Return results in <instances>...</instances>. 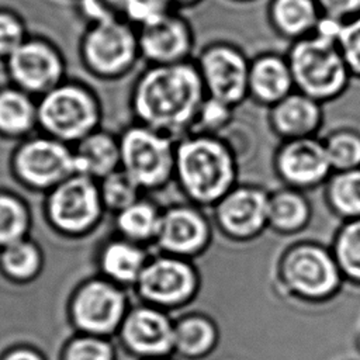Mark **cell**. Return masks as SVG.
Here are the masks:
<instances>
[{
    "instance_id": "14",
    "label": "cell",
    "mask_w": 360,
    "mask_h": 360,
    "mask_svg": "<svg viewBox=\"0 0 360 360\" xmlns=\"http://www.w3.org/2000/svg\"><path fill=\"white\" fill-rule=\"evenodd\" d=\"M138 30L141 58L149 65H170L191 60L195 48V34L191 22L172 10L155 22Z\"/></svg>"
},
{
    "instance_id": "17",
    "label": "cell",
    "mask_w": 360,
    "mask_h": 360,
    "mask_svg": "<svg viewBox=\"0 0 360 360\" xmlns=\"http://www.w3.org/2000/svg\"><path fill=\"white\" fill-rule=\"evenodd\" d=\"M211 239V226L207 217L194 207L173 205L162 211L158 248L165 255L190 257L201 253Z\"/></svg>"
},
{
    "instance_id": "19",
    "label": "cell",
    "mask_w": 360,
    "mask_h": 360,
    "mask_svg": "<svg viewBox=\"0 0 360 360\" xmlns=\"http://www.w3.org/2000/svg\"><path fill=\"white\" fill-rule=\"evenodd\" d=\"M249 96L263 105H274L295 90L287 56L263 52L250 59Z\"/></svg>"
},
{
    "instance_id": "21",
    "label": "cell",
    "mask_w": 360,
    "mask_h": 360,
    "mask_svg": "<svg viewBox=\"0 0 360 360\" xmlns=\"http://www.w3.org/2000/svg\"><path fill=\"white\" fill-rule=\"evenodd\" d=\"M266 13L276 35L290 42L312 35L321 15L316 0H269Z\"/></svg>"
},
{
    "instance_id": "16",
    "label": "cell",
    "mask_w": 360,
    "mask_h": 360,
    "mask_svg": "<svg viewBox=\"0 0 360 360\" xmlns=\"http://www.w3.org/2000/svg\"><path fill=\"white\" fill-rule=\"evenodd\" d=\"M269 195L259 187H233L214 205L219 229L236 240L257 236L267 226Z\"/></svg>"
},
{
    "instance_id": "12",
    "label": "cell",
    "mask_w": 360,
    "mask_h": 360,
    "mask_svg": "<svg viewBox=\"0 0 360 360\" xmlns=\"http://www.w3.org/2000/svg\"><path fill=\"white\" fill-rule=\"evenodd\" d=\"M13 170L17 179L35 190H52L76 174L73 150L52 136L24 141L14 153Z\"/></svg>"
},
{
    "instance_id": "25",
    "label": "cell",
    "mask_w": 360,
    "mask_h": 360,
    "mask_svg": "<svg viewBox=\"0 0 360 360\" xmlns=\"http://www.w3.org/2000/svg\"><path fill=\"white\" fill-rule=\"evenodd\" d=\"M38 125L34 96L10 84L0 89V134L8 138L28 135Z\"/></svg>"
},
{
    "instance_id": "39",
    "label": "cell",
    "mask_w": 360,
    "mask_h": 360,
    "mask_svg": "<svg viewBox=\"0 0 360 360\" xmlns=\"http://www.w3.org/2000/svg\"><path fill=\"white\" fill-rule=\"evenodd\" d=\"M76 6L87 25L124 18V0H76Z\"/></svg>"
},
{
    "instance_id": "4",
    "label": "cell",
    "mask_w": 360,
    "mask_h": 360,
    "mask_svg": "<svg viewBox=\"0 0 360 360\" xmlns=\"http://www.w3.org/2000/svg\"><path fill=\"white\" fill-rule=\"evenodd\" d=\"M37 114L38 125L48 136L77 143L97 129L101 111L96 96L86 86L63 80L39 97Z\"/></svg>"
},
{
    "instance_id": "43",
    "label": "cell",
    "mask_w": 360,
    "mask_h": 360,
    "mask_svg": "<svg viewBox=\"0 0 360 360\" xmlns=\"http://www.w3.org/2000/svg\"><path fill=\"white\" fill-rule=\"evenodd\" d=\"M173 6V8L176 10H181V8H191L198 6L202 0H169Z\"/></svg>"
},
{
    "instance_id": "7",
    "label": "cell",
    "mask_w": 360,
    "mask_h": 360,
    "mask_svg": "<svg viewBox=\"0 0 360 360\" xmlns=\"http://www.w3.org/2000/svg\"><path fill=\"white\" fill-rule=\"evenodd\" d=\"M278 271L283 287L291 295L307 301L329 298L339 290L343 278L332 252L314 243L290 248Z\"/></svg>"
},
{
    "instance_id": "41",
    "label": "cell",
    "mask_w": 360,
    "mask_h": 360,
    "mask_svg": "<svg viewBox=\"0 0 360 360\" xmlns=\"http://www.w3.org/2000/svg\"><path fill=\"white\" fill-rule=\"evenodd\" d=\"M343 24L345 22L342 20H338L335 17H330V15H326V14L321 13V15L318 18V22L315 25V30H314V35L336 42L338 38H339V34L343 28Z\"/></svg>"
},
{
    "instance_id": "10",
    "label": "cell",
    "mask_w": 360,
    "mask_h": 360,
    "mask_svg": "<svg viewBox=\"0 0 360 360\" xmlns=\"http://www.w3.org/2000/svg\"><path fill=\"white\" fill-rule=\"evenodd\" d=\"M195 65L207 96L231 107L240 104L249 96L250 59L238 45L228 41L210 42L200 51Z\"/></svg>"
},
{
    "instance_id": "35",
    "label": "cell",
    "mask_w": 360,
    "mask_h": 360,
    "mask_svg": "<svg viewBox=\"0 0 360 360\" xmlns=\"http://www.w3.org/2000/svg\"><path fill=\"white\" fill-rule=\"evenodd\" d=\"M28 35L21 15L13 10L0 7V60L6 62Z\"/></svg>"
},
{
    "instance_id": "3",
    "label": "cell",
    "mask_w": 360,
    "mask_h": 360,
    "mask_svg": "<svg viewBox=\"0 0 360 360\" xmlns=\"http://www.w3.org/2000/svg\"><path fill=\"white\" fill-rule=\"evenodd\" d=\"M285 56L295 90L319 103L339 97L352 79L338 44L314 34L291 42Z\"/></svg>"
},
{
    "instance_id": "1",
    "label": "cell",
    "mask_w": 360,
    "mask_h": 360,
    "mask_svg": "<svg viewBox=\"0 0 360 360\" xmlns=\"http://www.w3.org/2000/svg\"><path fill=\"white\" fill-rule=\"evenodd\" d=\"M207 97L195 60L149 65L132 89V110L138 124L170 138H180L194 127Z\"/></svg>"
},
{
    "instance_id": "32",
    "label": "cell",
    "mask_w": 360,
    "mask_h": 360,
    "mask_svg": "<svg viewBox=\"0 0 360 360\" xmlns=\"http://www.w3.org/2000/svg\"><path fill=\"white\" fill-rule=\"evenodd\" d=\"M98 187L104 208L115 214L139 200L141 188L121 167L101 179Z\"/></svg>"
},
{
    "instance_id": "22",
    "label": "cell",
    "mask_w": 360,
    "mask_h": 360,
    "mask_svg": "<svg viewBox=\"0 0 360 360\" xmlns=\"http://www.w3.org/2000/svg\"><path fill=\"white\" fill-rule=\"evenodd\" d=\"M149 262L145 249L124 238L107 242L98 256V266L104 278L120 287L135 285Z\"/></svg>"
},
{
    "instance_id": "27",
    "label": "cell",
    "mask_w": 360,
    "mask_h": 360,
    "mask_svg": "<svg viewBox=\"0 0 360 360\" xmlns=\"http://www.w3.org/2000/svg\"><path fill=\"white\" fill-rule=\"evenodd\" d=\"M162 211L146 200H138L115 214V225L121 238L138 245L156 240Z\"/></svg>"
},
{
    "instance_id": "23",
    "label": "cell",
    "mask_w": 360,
    "mask_h": 360,
    "mask_svg": "<svg viewBox=\"0 0 360 360\" xmlns=\"http://www.w3.org/2000/svg\"><path fill=\"white\" fill-rule=\"evenodd\" d=\"M76 173L101 180L121 167L120 141L108 132L94 131L73 149Z\"/></svg>"
},
{
    "instance_id": "11",
    "label": "cell",
    "mask_w": 360,
    "mask_h": 360,
    "mask_svg": "<svg viewBox=\"0 0 360 360\" xmlns=\"http://www.w3.org/2000/svg\"><path fill=\"white\" fill-rule=\"evenodd\" d=\"M198 284V273L187 259L163 253L149 259L134 287L146 304L166 311L193 300Z\"/></svg>"
},
{
    "instance_id": "37",
    "label": "cell",
    "mask_w": 360,
    "mask_h": 360,
    "mask_svg": "<svg viewBox=\"0 0 360 360\" xmlns=\"http://www.w3.org/2000/svg\"><path fill=\"white\" fill-rule=\"evenodd\" d=\"M172 10L169 0H124V20L135 28L155 22Z\"/></svg>"
},
{
    "instance_id": "28",
    "label": "cell",
    "mask_w": 360,
    "mask_h": 360,
    "mask_svg": "<svg viewBox=\"0 0 360 360\" xmlns=\"http://www.w3.org/2000/svg\"><path fill=\"white\" fill-rule=\"evenodd\" d=\"M329 207L343 219L360 218V167L335 172L326 180Z\"/></svg>"
},
{
    "instance_id": "13",
    "label": "cell",
    "mask_w": 360,
    "mask_h": 360,
    "mask_svg": "<svg viewBox=\"0 0 360 360\" xmlns=\"http://www.w3.org/2000/svg\"><path fill=\"white\" fill-rule=\"evenodd\" d=\"M13 86L31 96H44L65 77V59L60 51L42 37L28 38L4 62Z\"/></svg>"
},
{
    "instance_id": "9",
    "label": "cell",
    "mask_w": 360,
    "mask_h": 360,
    "mask_svg": "<svg viewBox=\"0 0 360 360\" xmlns=\"http://www.w3.org/2000/svg\"><path fill=\"white\" fill-rule=\"evenodd\" d=\"M128 311L122 287L104 277L90 278L79 285L69 307L70 319L79 332L96 336L120 330Z\"/></svg>"
},
{
    "instance_id": "34",
    "label": "cell",
    "mask_w": 360,
    "mask_h": 360,
    "mask_svg": "<svg viewBox=\"0 0 360 360\" xmlns=\"http://www.w3.org/2000/svg\"><path fill=\"white\" fill-rule=\"evenodd\" d=\"M63 360H114V349L104 336L82 333L66 345Z\"/></svg>"
},
{
    "instance_id": "38",
    "label": "cell",
    "mask_w": 360,
    "mask_h": 360,
    "mask_svg": "<svg viewBox=\"0 0 360 360\" xmlns=\"http://www.w3.org/2000/svg\"><path fill=\"white\" fill-rule=\"evenodd\" d=\"M336 44L352 77L360 79V15L345 21Z\"/></svg>"
},
{
    "instance_id": "33",
    "label": "cell",
    "mask_w": 360,
    "mask_h": 360,
    "mask_svg": "<svg viewBox=\"0 0 360 360\" xmlns=\"http://www.w3.org/2000/svg\"><path fill=\"white\" fill-rule=\"evenodd\" d=\"M332 172H345L360 167V135L352 131H338L325 141Z\"/></svg>"
},
{
    "instance_id": "15",
    "label": "cell",
    "mask_w": 360,
    "mask_h": 360,
    "mask_svg": "<svg viewBox=\"0 0 360 360\" xmlns=\"http://www.w3.org/2000/svg\"><path fill=\"white\" fill-rule=\"evenodd\" d=\"M173 335L174 321L165 309L149 304L129 309L120 328L125 347L146 359L167 357L173 353Z\"/></svg>"
},
{
    "instance_id": "29",
    "label": "cell",
    "mask_w": 360,
    "mask_h": 360,
    "mask_svg": "<svg viewBox=\"0 0 360 360\" xmlns=\"http://www.w3.org/2000/svg\"><path fill=\"white\" fill-rule=\"evenodd\" d=\"M42 267V253L30 239H21L0 249L1 273L17 283L35 278Z\"/></svg>"
},
{
    "instance_id": "31",
    "label": "cell",
    "mask_w": 360,
    "mask_h": 360,
    "mask_svg": "<svg viewBox=\"0 0 360 360\" xmlns=\"http://www.w3.org/2000/svg\"><path fill=\"white\" fill-rule=\"evenodd\" d=\"M30 222L25 204L17 195L0 191V249L25 239Z\"/></svg>"
},
{
    "instance_id": "5",
    "label": "cell",
    "mask_w": 360,
    "mask_h": 360,
    "mask_svg": "<svg viewBox=\"0 0 360 360\" xmlns=\"http://www.w3.org/2000/svg\"><path fill=\"white\" fill-rule=\"evenodd\" d=\"M79 55L90 75L120 79L142 59L138 30L124 18L89 24L80 37Z\"/></svg>"
},
{
    "instance_id": "24",
    "label": "cell",
    "mask_w": 360,
    "mask_h": 360,
    "mask_svg": "<svg viewBox=\"0 0 360 360\" xmlns=\"http://www.w3.org/2000/svg\"><path fill=\"white\" fill-rule=\"evenodd\" d=\"M218 339L214 321L204 315H188L174 322L173 353L184 360H201L215 350Z\"/></svg>"
},
{
    "instance_id": "44",
    "label": "cell",
    "mask_w": 360,
    "mask_h": 360,
    "mask_svg": "<svg viewBox=\"0 0 360 360\" xmlns=\"http://www.w3.org/2000/svg\"><path fill=\"white\" fill-rule=\"evenodd\" d=\"M148 360H169L167 357H159V359H148Z\"/></svg>"
},
{
    "instance_id": "40",
    "label": "cell",
    "mask_w": 360,
    "mask_h": 360,
    "mask_svg": "<svg viewBox=\"0 0 360 360\" xmlns=\"http://www.w3.org/2000/svg\"><path fill=\"white\" fill-rule=\"evenodd\" d=\"M316 3L322 14L343 22L360 15V0H316Z\"/></svg>"
},
{
    "instance_id": "30",
    "label": "cell",
    "mask_w": 360,
    "mask_h": 360,
    "mask_svg": "<svg viewBox=\"0 0 360 360\" xmlns=\"http://www.w3.org/2000/svg\"><path fill=\"white\" fill-rule=\"evenodd\" d=\"M332 255L342 276L360 284V218L346 221L338 231Z\"/></svg>"
},
{
    "instance_id": "45",
    "label": "cell",
    "mask_w": 360,
    "mask_h": 360,
    "mask_svg": "<svg viewBox=\"0 0 360 360\" xmlns=\"http://www.w3.org/2000/svg\"><path fill=\"white\" fill-rule=\"evenodd\" d=\"M233 1H240V3H248V1H253V0H233Z\"/></svg>"
},
{
    "instance_id": "36",
    "label": "cell",
    "mask_w": 360,
    "mask_h": 360,
    "mask_svg": "<svg viewBox=\"0 0 360 360\" xmlns=\"http://www.w3.org/2000/svg\"><path fill=\"white\" fill-rule=\"evenodd\" d=\"M232 110L229 104L207 96L198 110L194 127L198 128V134L215 135L225 127H228L232 118Z\"/></svg>"
},
{
    "instance_id": "2",
    "label": "cell",
    "mask_w": 360,
    "mask_h": 360,
    "mask_svg": "<svg viewBox=\"0 0 360 360\" xmlns=\"http://www.w3.org/2000/svg\"><path fill=\"white\" fill-rule=\"evenodd\" d=\"M238 167L229 146L215 135L186 136L176 145L174 176L197 205H215L236 181Z\"/></svg>"
},
{
    "instance_id": "18",
    "label": "cell",
    "mask_w": 360,
    "mask_h": 360,
    "mask_svg": "<svg viewBox=\"0 0 360 360\" xmlns=\"http://www.w3.org/2000/svg\"><path fill=\"white\" fill-rule=\"evenodd\" d=\"M276 169L291 188L318 186L332 173L325 143L314 136L285 141L277 152Z\"/></svg>"
},
{
    "instance_id": "42",
    "label": "cell",
    "mask_w": 360,
    "mask_h": 360,
    "mask_svg": "<svg viewBox=\"0 0 360 360\" xmlns=\"http://www.w3.org/2000/svg\"><path fill=\"white\" fill-rule=\"evenodd\" d=\"M1 360H44L41 354H38L35 350L20 347L8 352L3 356Z\"/></svg>"
},
{
    "instance_id": "6",
    "label": "cell",
    "mask_w": 360,
    "mask_h": 360,
    "mask_svg": "<svg viewBox=\"0 0 360 360\" xmlns=\"http://www.w3.org/2000/svg\"><path fill=\"white\" fill-rule=\"evenodd\" d=\"M120 141L121 169L141 190H156L174 174L173 138L142 124L127 128Z\"/></svg>"
},
{
    "instance_id": "8",
    "label": "cell",
    "mask_w": 360,
    "mask_h": 360,
    "mask_svg": "<svg viewBox=\"0 0 360 360\" xmlns=\"http://www.w3.org/2000/svg\"><path fill=\"white\" fill-rule=\"evenodd\" d=\"M45 210L58 232L80 236L100 222L105 208L97 180L76 173L49 190Z\"/></svg>"
},
{
    "instance_id": "20",
    "label": "cell",
    "mask_w": 360,
    "mask_h": 360,
    "mask_svg": "<svg viewBox=\"0 0 360 360\" xmlns=\"http://www.w3.org/2000/svg\"><path fill=\"white\" fill-rule=\"evenodd\" d=\"M270 122L285 141L312 136L322 124L321 103L294 90L270 107Z\"/></svg>"
},
{
    "instance_id": "26",
    "label": "cell",
    "mask_w": 360,
    "mask_h": 360,
    "mask_svg": "<svg viewBox=\"0 0 360 360\" xmlns=\"http://www.w3.org/2000/svg\"><path fill=\"white\" fill-rule=\"evenodd\" d=\"M311 218L307 198L294 188H283L269 195L267 226L276 232L294 233L302 229Z\"/></svg>"
}]
</instances>
